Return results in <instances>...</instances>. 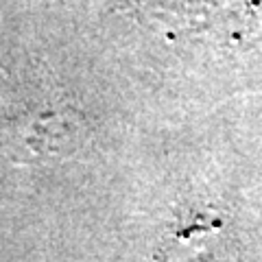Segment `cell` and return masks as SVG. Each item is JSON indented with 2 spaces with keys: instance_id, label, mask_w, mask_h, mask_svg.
<instances>
[{
  "instance_id": "6da1fadb",
  "label": "cell",
  "mask_w": 262,
  "mask_h": 262,
  "mask_svg": "<svg viewBox=\"0 0 262 262\" xmlns=\"http://www.w3.org/2000/svg\"><path fill=\"white\" fill-rule=\"evenodd\" d=\"M166 39L225 55L262 53V0H114Z\"/></svg>"
},
{
  "instance_id": "7a4b0ae2",
  "label": "cell",
  "mask_w": 262,
  "mask_h": 262,
  "mask_svg": "<svg viewBox=\"0 0 262 262\" xmlns=\"http://www.w3.org/2000/svg\"><path fill=\"white\" fill-rule=\"evenodd\" d=\"M85 120L66 98L42 88H11L0 96V151L13 162L68 158L83 144Z\"/></svg>"
},
{
  "instance_id": "3957f363",
  "label": "cell",
  "mask_w": 262,
  "mask_h": 262,
  "mask_svg": "<svg viewBox=\"0 0 262 262\" xmlns=\"http://www.w3.org/2000/svg\"><path fill=\"white\" fill-rule=\"evenodd\" d=\"M238 243L216 214L190 212L162 241L155 262H241Z\"/></svg>"
}]
</instances>
